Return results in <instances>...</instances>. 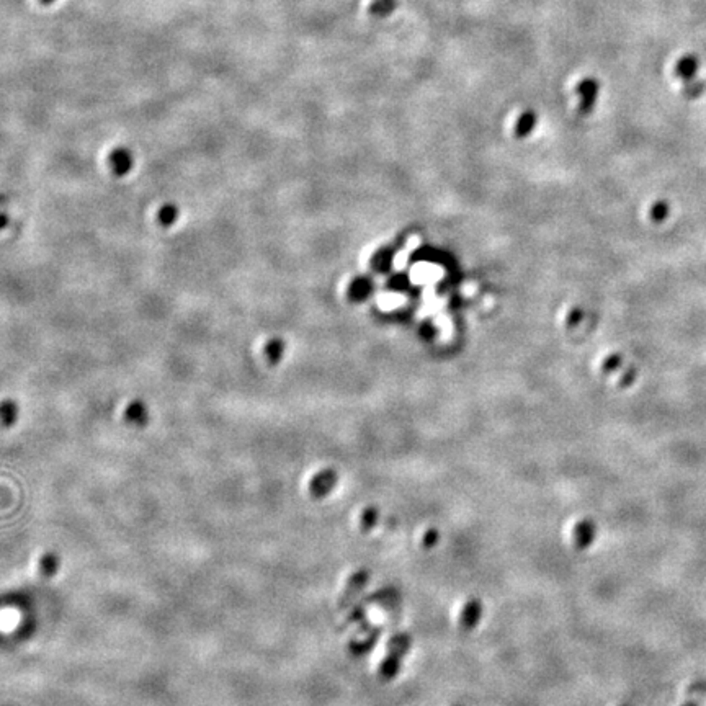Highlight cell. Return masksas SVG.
<instances>
[{
    "mask_svg": "<svg viewBox=\"0 0 706 706\" xmlns=\"http://www.w3.org/2000/svg\"><path fill=\"white\" fill-rule=\"evenodd\" d=\"M134 157L133 152H130L125 147H118L110 152L108 156V167L112 170L113 175L125 177L133 170Z\"/></svg>",
    "mask_w": 706,
    "mask_h": 706,
    "instance_id": "1",
    "label": "cell"
},
{
    "mask_svg": "<svg viewBox=\"0 0 706 706\" xmlns=\"http://www.w3.org/2000/svg\"><path fill=\"white\" fill-rule=\"evenodd\" d=\"M700 61L696 56H692V54H687V56L680 58L677 61V66H675V72L683 82H695L696 80V72H698Z\"/></svg>",
    "mask_w": 706,
    "mask_h": 706,
    "instance_id": "2",
    "label": "cell"
},
{
    "mask_svg": "<svg viewBox=\"0 0 706 706\" xmlns=\"http://www.w3.org/2000/svg\"><path fill=\"white\" fill-rule=\"evenodd\" d=\"M149 411L143 401H131L125 409V420L134 427H143L147 424Z\"/></svg>",
    "mask_w": 706,
    "mask_h": 706,
    "instance_id": "3",
    "label": "cell"
},
{
    "mask_svg": "<svg viewBox=\"0 0 706 706\" xmlns=\"http://www.w3.org/2000/svg\"><path fill=\"white\" fill-rule=\"evenodd\" d=\"M180 218V208H178L175 203H165L157 210L156 212V221L160 228H172L175 226V223Z\"/></svg>",
    "mask_w": 706,
    "mask_h": 706,
    "instance_id": "4",
    "label": "cell"
},
{
    "mask_svg": "<svg viewBox=\"0 0 706 706\" xmlns=\"http://www.w3.org/2000/svg\"><path fill=\"white\" fill-rule=\"evenodd\" d=\"M19 419V404L14 399H3L0 401V424L3 427H12Z\"/></svg>",
    "mask_w": 706,
    "mask_h": 706,
    "instance_id": "5",
    "label": "cell"
},
{
    "mask_svg": "<svg viewBox=\"0 0 706 706\" xmlns=\"http://www.w3.org/2000/svg\"><path fill=\"white\" fill-rule=\"evenodd\" d=\"M59 568V559L54 552H46V555L41 556L40 559V572L45 577L54 576Z\"/></svg>",
    "mask_w": 706,
    "mask_h": 706,
    "instance_id": "6",
    "label": "cell"
},
{
    "mask_svg": "<svg viewBox=\"0 0 706 706\" xmlns=\"http://www.w3.org/2000/svg\"><path fill=\"white\" fill-rule=\"evenodd\" d=\"M394 7H395V0H378V2L373 5L372 10L374 15L385 16V15H388L389 12H393Z\"/></svg>",
    "mask_w": 706,
    "mask_h": 706,
    "instance_id": "7",
    "label": "cell"
},
{
    "mask_svg": "<svg viewBox=\"0 0 706 706\" xmlns=\"http://www.w3.org/2000/svg\"><path fill=\"white\" fill-rule=\"evenodd\" d=\"M7 224H8V216L5 215V212H0V231L5 229Z\"/></svg>",
    "mask_w": 706,
    "mask_h": 706,
    "instance_id": "8",
    "label": "cell"
}]
</instances>
